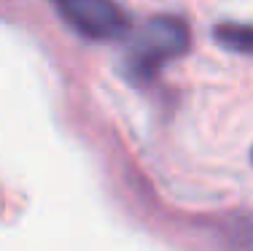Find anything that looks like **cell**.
I'll use <instances>...</instances> for the list:
<instances>
[{
  "label": "cell",
  "instance_id": "6da1fadb",
  "mask_svg": "<svg viewBox=\"0 0 253 251\" xmlns=\"http://www.w3.org/2000/svg\"><path fill=\"white\" fill-rule=\"evenodd\" d=\"M191 49V30L180 16L159 14L148 19L129 41L124 70L135 84H148L172 59Z\"/></svg>",
  "mask_w": 253,
  "mask_h": 251
},
{
  "label": "cell",
  "instance_id": "7a4b0ae2",
  "mask_svg": "<svg viewBox=\"0 0 253 251\" xmlns=\"http://www.w3.org/2000/svg\"><path fill=\"white\" fill-rule=\"evenodd\" d=\"M54 8L89 41H119L129 33V14L116 0H54Z\"/></svg>",
  "mask_w": 253,
  "mask_h": 251
},
{
  "label": "cell",
  "instance_id": "3957f363",
  "mask_svg": "<svg viewBox=\"0 0 253 251\" xmlns=\"http://www.w3.org/2000/svg\"><path fill=\"white\" fill-rule=\"evenodd\" d=\"M215 41L224 49L237 51V54H253V25H240V22H224L213 30Z\"/></svg>",
  "mask_w": 253,
  "mask_h": 251
}]
</instances>
